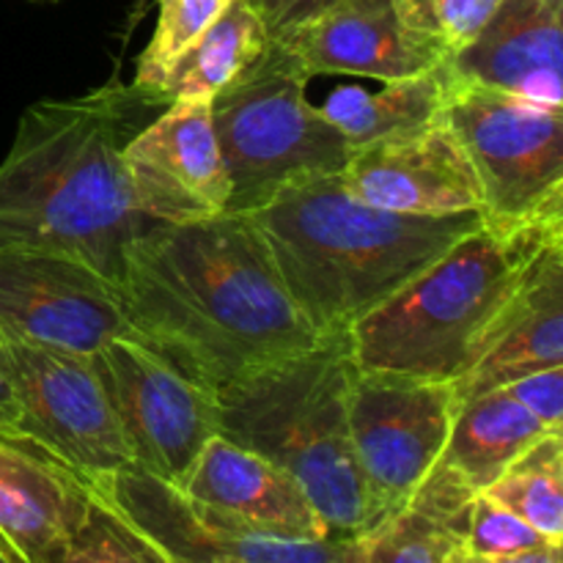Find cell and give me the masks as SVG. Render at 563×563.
I'll list each match as a JSON object with an SVG mask.
<instances>
[{
	"mask_svg": "<svg viewBox=\"0 0 563 563\" xmlns=\"http://www.w3.org/2000/svg\"><path fill=\"white\" fill-rule=\"evenodd\" d=\"M115 286L132 330L212 394L324 341L247 214L148 223Z\"/></svg>",
	"mask_w": 563,
	"mask_h": 563,
	"instance_id": "obj_1",
	"label": "cell"
},
{
	"mask_svg": "<svg viewBox=\"0 0 563 563\" xmlns=\"http://www.w3.org/2000/svg\"><path fill=\"white\" fill-rule=\"evenodd\" d=\"M126 88L33 102L0 163V251L69 253L113 284L124 247L152 220L137 214L124 170Z\"/></svg>",
	"mask_w": 563,
	"mask_h": 563,
	"instance_id": "obj_2",
	"label": "cell"
},
{
	"mask_svg": "<svg viewBox=\"0 0 563 563\" xmlns=\"http://www.w3.org/2000/svg\"><path fill=\"white\" fill-rule=\"evenodd\" d=\"M247 218L267 242L295 306L324 339L346 333L484 225L478 212L405 214L372 207L352 196L341 174L295 181Z\"/></svg>",
	"mask_w": 563,
	"mask_h": 563,
	"instance_id": "obj_3",
	"label": "cell"
},
{
	"mask_svg": "<svg viewBox=\"0 0 563 563\" xmlns=\"http://www.w3.org/2000/svg\"><path fill=\"white\" fill-rule=\"evenodd\" d=\"M352 374L346 335L335 333L214 394L220 434L295 478L330 539H357L385 517L352 451Z\"/></svg>",
	"mask_w": 563,
	"mask_h": 563,
	"instance_id": "obj_4",
	"label": "cell"
},
{
	"mask_svg": "<svg viewBox=\"0 0 563 563\" xmlns=\"http://www.w3.org/2000/svg\"><path fill=\"white\" fill-rule=\"evenodd\" d=\"M563 223L493 229L462 236L421 275L346 330L357 372L421 383H456L520 286L528 264Z\"/></svg>",
	"mask_w": 563,
	"mask_h": 563,
	"instance_id": "obj_5",
	"label": "cell"
},
{
	"mask_svg": "<svg viewBox=\"0 0 563 563\" xmlns=\"http://www.w3.org/2000/svg\"><path fill=\"white\" fill-rule=\"evenodd\" d=\"M311 77L269 38L267 49L212 99L229 174V214H251L284 187L341 174L352 143L308 99Z\"/></svg>",
	"mask_w": 563,
	"mask_h": 563,
	"instance_id": "obj_6",
	"label": "cell"
},
{
	"mask_svg": "<svg viewBox=\"0 0 563 563\" xmlns=\"http://www.w3.org/2000/svg\"><path fill=\"white\" fill-rule=\"evenodd\" d=\"M440 119L471 157L484 223L504 231L563 223V108L451 77Z\"/></svg>",
	"mask_w": 563,
	"mask_h": 563,
	"instance_id": "obj_7",
	"label": "cell"
},
{
	"mask_svg": "<svg viewBox=\"0 0 563 563\" xmlns=\"http://www.w3.org/2000/svg\"><path fill=\"white\" fill-rule=\"evenodd\" d=\"M0 339L16 401L11 432L38 443L91 484L135 465L93 355L31 344L3 330Z\"/></svg>",
	"mask_w": 563,
	"mask_h": 563,
	"instance_id": "obj_8",
	"label": "cell"
},
{
	"mask_svg": "<svg viewBox=\"0 0 563 563\" xmlns=\"http://www.w3.org/2000/svg\"><path fill=\"white\" fill-rule=\"evenodd\" d=\"M93 363L135 465L179 489L220 434L218 396L132 335L108 341Z\"/></svg>",
	"mask_w": 563,
	"mask_h": 563,
	"instance_id": "obj_9",
	"label": "cell"
},
{
	"mask_svg": "<svg viewBox=\"0 0 563 563\" xmlns=\"http://www.w3.org/2000/svg\"><path fill=\"white\" fill-rule=\"evenodd\" d=\"M456 407L451 383L355 368L350 383L352 451L385 517L405 506L440 462Z\"/></svg>",
	"mask_w": 563,
	"mask_h": 563,
	"instance_id": "obj_10",
	"label": "cell"
},
{
	"mask_svg": "<svg viewBox=\"0 0 563 563\" xmlns=\"http://www.w3.org/2000/svg\"><path fill=\"white\" fill-rule=\"evenodd\" d=\"M0 330L80 355L121 335L141 339L108 275L69 253L31 247L0 251Z\"/></svg>",
	"mask_w": 563,
	"mask_h": 563,
	"instance_id": "obj_11",
	"label": "cell"
},
{
	"mask_svg": "<svg viewBox=\"0 0 563 563\" xmlns=\"http://www.w3.org/2000/svg\"><path fill=\"white\" fill-rule=\"evenodd\" d=\"M174 563H350L352 539H280L207 509L137 465L91 484Z\"/></svg>",
	"mask_w": 563,
	"mask_h": 563,
	"instance_id": "obj_12",
	"label": "cell"
},
{
	"mask_svg": "<svg viewBox=\"0 0 563 563\" xmlns=\"http://www.w3.org/2000/svg\"><path fill=\"white\" fill-rule=\"evenodd\" d=\"M126 181L137 214L152 223L218 218L229 174L212 124V102H176L126 141Z\"/></svg>",
	"mask_w": 563,
	"mask_h": 563,
	"instance_id": "obj_13",
	"label": "cell"
},
{
	"mask_svg": "<svg viewBox=\"0 0 563 563\" xmlns=\"http://www.w3.org/2000/svg\"><path fill=\"white\" fill-rule=\"evenodd\" d=\"M341 179L352 196L390 212L482 214L484 209L471 157L443 119L357 146Z\"/></svg>",
	"mask_w": 563,
	"mask_h": 563,
	"instance_id": "obj_14",
	"label": "cell"
},
{
	"mask_svg": "<svg viewBox=\"0 0 563 563\" xmlns=\"http://www.w3.org/2000/svg\"><path fill=\"white\" fill-rule=\"evenodd\" d=\"M308 77L399 80L443 64L440 49L410 31L399 0H333L273 38Z\"/></svg>",
	"mask_w": 563,
	"mask_h": 563,
	"instance_id": "obj_15",
	"label": "cell"
},
{
	"mask_svg": "<svg viewBox=\"0 0 563 563\" xmlns=\"http://www.w3.org/2000/svg\"><path fill=\"white\" fill-rule=\"evenodd\" d=\"M445 64L454 80L563 108V0H504Z\"/></svg>",
	"mask_w": 563,
	"mask_h": 563,
	"instance_id": "obj_16",
	"label": "cell"
},
{
	"mask_svg": "<svg viewBox=\"0 0 563 563\" xmlns=\"http://www.w3.org/2000/svg\"><path fill=\"white\" fill-rule=\"evenodd\" d=\"M91 482L33 440L0 429V542L16 563H44L80 526Z\"/></svg>",
	"mask_w": 563,
	"mask_h": 563,
	"instance_id": "obj_17",
	"label": "cell"
},
{
	"mask_svg": "<svg viewBox=\"0 0 563 563\" xmlns=\"http://www.w3.org/2000/svg\"><path fill=\"white\" fill-rule=\"evenodd\" d=\"M550 366H563V240L533 256L482 352L451 388L465 401Z\"/></svg>",
	"mask_w": 563,
	"mask_h": 563,
	"instance_id": "obj_18",
	"label": "cell"
},
{
	"mask_svg": "<svg viewBox=\"0 0 563 563\" xmlns=\"http://www.w3.org/2000/svg\"><path fill=\"white\" fill-rule=\"evenodd\" d=\"M179 493L269 537L330 539L295 478L223 434L203 445Z\"/></svg>",
	"mask_w": 563,
	"mask_h": 563,
	"instance_id": "obj_19",
	"label": "cell"
},
{
	"mask_svg": "<svg viewBox=\"0 0 563 563\" xmlns=\"http://www.w3.org/2000/svg\"><path fill=\"white\" fill-rule=\"evenodd\" d=\"M473 495L476 489L440 460L405 506L352 539L350 563H449L462 548Z\"/></svg>",
	"mask_w": 563,
	"mask_h": 563,
	"instance_id": "obj_20",
	"label": "cell"
},
{
	"mask_svg": "<svg viewBox=\"0 0 563 563\" xmlns=\"http://www.w3.org/2000/svg\"><path fill=\"white\" fill-rule=\"evenodd\" d=\"M550 432L504 388L487 390L460 401L440 460L467 487L484 493L522 451Z\"/></svg>",
	"mask_w": 563,
	"mask_h": 563,
	"instance_id": "obj_21",
	"label": "cell"
},
{
	"mask_svg": "<svg viewBox=\"0 0 563 563\" xmlns=\"http://www.w3.org/2000/svg\"><path fill=\"white\" fill-rule=\"evenodd\" d=\"M269 31L247 0H234L212 27L201 33L163 77L154 104L212 102L267 49Z\"/></svg>",
	"mask_w": 563,
	"mask_h": 563,
	"instance_id": "obj_22",
	"label": "cell"
},
{
	"mask_svg": "<svg viewBox=\"0 0 563 563\" xmlns=\"http://www.w3.org/2000/svg\"><path fill=\"white\" fill-rule=\"evenodd\" d=\"M449 64H438L421 75L385 80L377 91L346 86L319 104L324 115L352 143V148L383 137L407 135L440 119L445 93H449Z\"/></svg>",
	"mask_w": 563,
	"mask_h": 563,
	"instance_id": "obj_23",
	"label": "cell"
},
{
	"mask_svg": "<svg viewBox=\"0 0 563 563\" xmlns=\"http://www.w3.org/2000/svg\"><path fill=\"white\" fill-rule=\"evenodd\" d=\"M495 500L563 544V432H550L522 451L487 489Z\"/></svg>",
	"mask_w": 563,
	"mask_h": 563,
	"instance_id": "obj_24",
	"label": "cell"
},
{
	"mask_svg": "<svg viewBox=\"0 0 563 563\" xmlns=\"http://www.w3.org/2000/svg\"><path fill=\"white\" fill-rule=\"evenodd\" d=\"M44 563H174V559L93 489L80 526Z\"/></svg>",
	"mask_w": 563,
	"mask_h": 563,
	"instance_id": "obj_25",
	"label": "cell"
},
{
	"mask_svg": "<svg viewBox=\"0 0 563 563\" xmlns=\"http://www.w3.org/2000/svg\"><path fill=\"white\" fill-rule=\"evenodd\" d=\"M234 0H157V25L135 66V80L126 88L137 104H154L165 71L174 60L229 11Z\"/></svg>",
	"mask_w": 563,
	"mask_h": 563,
	"instance_id": "obj_26",
	"label": "cell"
},
{
	"mask_svg": "<svg viewBox=\"0 0 563 563\" xmlns=\"http://www.w3.org/2000/svg\"><path fill=\"white\" fill-rule=\"evenodd\" d=\"M500 3L504 0H399V9L410 31L449 60L487 27Z\"/></svg>",
	"mask_w": 563,
	"mask_h": 563,
	"instance_id": "obj_27",
	"label": "cell"
},
{
	"mask_svg": "<svg viewBox=\"0 0 563 563\" xmlns=\"http://www.w3.org/2000/svg\"><path fill=\"white\" fill-rule=\"evenodd\" d=\"M548 542L550 539H544L537 528L528 526L522 517L506 509L493 495H473L471 509H467L465 533H462V550L476 555H504L517 553V550L539 548V544Z\"/></svg>",
	"mask_w": 563,
	"mask_h": 563,
	"instance_id": "obj_28",
	"label": "cell"
},
{
	"mask_svg": "<svg viewBox=\"0 0 563 563\" xmlns=\"http://www.w3.org/2000/svg\"><path fill=\"white\" fill-rule=\"evenodd\" d=\"M506 394L526 407L542 427L563 432V366L531 372L506 385Z\"/></svg>",
	"mask_w": 563,
	"mask_h": 563,
	"instance_id": "obj_29",
	"label": "cell"
},
{
	"mask_svg": "<svg viewBox=\"0 0 563 563\" xmlns=\"http://www.w3.org/2000/svg\"><path fill=\"white\" fill-rule=\"evenodd\" d=\"M247 3L256 9V14L267 25L269 36L275 38L284 31H289V27H295L297 22L308 20L311 14L322 11L333 0H247Z\"/></svg>",
	"mask_w": 563,
	"mask_h": 563,
	"instance_id": "obj_30",
	"label": "cell"
},
{
	"mask_svg": "<svg viewBox=\"0 0 563 563\" xmlns=\"http://www.w3.org/2000/svg\"><path fill=\"white\" fill-rule=\"evenodd\" d=\"M449 563H563V544L548 542L539 544V548L517 550V553L504 555H476L456 548L454 553L449 555Z\"/></svg>",
	"mask_w": 563,
	"mask_h": 563,
	"instance_id": "obj_31",
	"label": "cell"
},
{
	"mask_svg": "<svg viewBox=\"0 0 563 563\" xmlns=\"http://www.w3.org/2000/svg\"><path fill=\"white\" fill-rule=\"evenodd\" d=\"M16 423V401L14 390H11L9 372H5V355H3V339H0V429H14Z\"/></svg>",
	"mask_w": 563,
	"mask_h": 563,
	"instance_id": "obj_32",
	"label": "cell"
},
{
	"mask_svg": "<svg viewBox=\"0 0 563 563\" xmlns=\"http://www.w3.org/2000/svg\"><path fill=\"white\" fill-rule=\"evenodd\" d=\"M0 563H16V559L9 553V550H5L3 542H0Z\"/></svg>",
	"mask_w": 563,
	"mask_h": 563,
	"instance_id": "obj_33",
	"label": "cell"
},
{
	"mask_svg": "<svg viewBox=\"0 0 563 563\" xmlns=\"http://www.w3.org/2000/svg\"><path fill=\"white\" fill-rule=\"evenodd\" d=\"M36 3H42V0H36Z\"/></svg>",
	"mask_w": 563,
	"mask_h": 563,
	"instance_id": "obj_34",
	"label": "cell"
}]
</instances>
